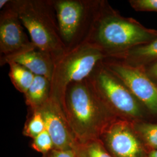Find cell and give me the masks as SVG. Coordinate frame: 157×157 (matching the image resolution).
Masks as SVG:
<instances>
[{
    "mask_svg": "<svg viewBox=\"0 0 157 157\" xmlns=\"http://www.w3.org/2000/svg\"><path fill=\"white\" fill-rule=\"evenodd\" d=\"M157 39V30L133 17H124L107 1L98 0L90 30L84 41L111 57Z\"/></svg>",
    "mask_w": 157,
    "mask_h": 157,
    "instance_id": "6da1fadb",
    "label": "cell"
},
{
    "mask_svg": "<svg viewBox=\"0 0 157 157\" xmlns=\"http://www.w3.org/2000/svg\"><path fill=\"white\" fill-rule=\"evenodd\" d=\"M65 108L78 143L100 139L107 127L118 119L102 101L88 78L67 87Z\"/></svg>",
    "mask_w": 157,
    "mask_h": 157,
    "instance_id": "7a4b0ae2",
    "label": "cell"
},
{
    "mask_svg": "<svg viewBox=\"0 0 157 157\" xmlns=\"http://www.w3.org/2000/svg\"><path fill=\"white\" fill-rule=\"evenodd\" d=\"M34 45L55 61L67 51L60 36L52 0H12Z\"/></svg>",
    "mask_w": 157,
    "mask_h": 157,
    "instance_id": "3957f363",
    "label": "cell"
},
{
    "mask_svg": "<svg viewBox=\"0 0 157 157\" xmlns=\"http://www.w3.org/2000/svg\"><path fill=\"white\" fill-rule=\"evenodd\" d=\"M105 58L100 48L86 41L67 51L55 61L51 79V100L65 108L67 87L87 79Z\"/></svg>",
    "mask_w": 157,
    "mask_h": 157,
    "instance_id": "277c9868",
    "label": "cell"
},
{
    "mask_svg": "<svg viewBox=\"0 0 157 157\" xmlns=\"http://www.w3.org/2000/svg\"><path fill=\"white\" fill-rule=\"evenodd\" d=\"M87 78L102 101L118 119L132 123L152 122L148 112L137 98L104 66L102 61Z\"/></svg>",
    "mask_w": 157,
    "mask_h": 157,
    "instance_id": "5b68a950",
    "label": "cell"
},
{
    "mask_svg": "<svg viewBox=\"0 0 157 157\" xmlns=\"http://www.w3.org/2000/svg\"><path fill=\"white\" fill-rule=\"evenodd\" d=\"M60 36L67 50L84 42L98 1L52 0Z\"/></svg>",
    "mask_w": 157,
    "mask_h": 157,
    "instance_id": "8992f818",
    "label": "cell"
},
{
    "mask_svg": "<svg viewBox=\"0 0 157 157\" xmlns=\"http://www.w3.org/2000/svg\"><path fill=\"white\" fill-rule=\"evenodd\" d=\"M102 63L128 87L148 112L152 122H157V86L144 69L111 58L104 59Z\"/></svg>",
    "mask_w": 157,
    "mask_h": 157,
    "instance_id": "52a82bcc",
    "label": "cell"
},
{
    "mask_svg": "<svg viewBox=\"0 0 157 157\" xmlns=\"http://www.w3.org/2000/svg\"><path fill=\"white\" fill-rule=\"evenodd\" d=\"M113 157H148L149 151L129 121L117 119L100 138Z\"/></svg>",
    "mask_w": 157,
    "mask_h": 157,
    "instance_id": "ba28073f",
    "label": "cell"
},
{
    "mask_svg": "<svg viewBox=\"0 0 157 157\" xmlns=\"http://www.w3.org/2000/svg\"><path fill=\"white\" fill-rule=\"evenodd\" d=\"M23 26L10 0L0 14L1 57L14 56L36 48L29 39Z\"/></svg>",
    "mask_w": 157,
    "mask_h": 157,
    "instance_id": "9c48e42d",
    "label": "cell"
},
{
    "mask_svg": "<svg viewBox=\"0 0 157 157\" xmlns=\"http://www.w3.org/2000/svg\"><path fill=\"white\" fill-rule=\"evenodd\" d=\"M36 110H39L41 113L46 130L52 137L55 148L75 149L77 142L64 107L50 98L43 105Z\"/></svg>",
    "mask_w": 157,
    "mask_h": 157,
    "instance_id": "30bf717a",
    "label": "cell"
},
{
    "mask_svg": "<svg viewBox=\"0 0 157 157\" xmlns=\"http://www.w3.org/2000/svg\"><path fill=\"white\" fill-rule=\"evenodd\" d=\"M11 62L20 64L28 69L34 75L44 76L51 81L55 60L50 54L35 48L14 56L1 57V66Z\"/></svg>",
    "mask_w": 157,
    "mask_h": 157,
    "instance_id": "8fae6325",
    "label": "cell"
},
{
    "mask_svg": "<svg viewBox=\"0 0 157 157\" xmlns=\"http://www.w3.org/2000/svg\"><path fill=\"white\" fill-rule=\"evenodd\" d=\"M109 58L135 67H145L157 61V39Z\"/></svg>",
    "mask_w": 157,
    "mask_h": 157,
    "instance_id": "7c38bea8",
    "label": "cell"
},
{
    "mask_svg": "<svg viewBox=\"0 0 157 157\" xmlns=\"http://www.w3.org/2000/svg\"><path fill=\"white\" fill-rule=\"evenodd\" d=\"M51 81L43 76L36 75L33 82L24 94L30 111L39 109L50 98Z\"/></svg>",
    "mask_w": 157,
    "mask_h": 157,
    "instance_id": "4fadbf2b",
    "label": "cell"
},
{
    "mask_svg": "<svg viewBox=\"0 0 157 157\" xmlns=\"http://www.w3.org/2000/svg\"><path fill=\"white\" fill-rule=\"evenodd\" d=\"M9 76L15 89L24 94L33 82L35 76L28 69L15 62L8 63Z\"/></svg>",
    "mask_w": 157,
    "mask_h": 157,
    "instance_id": "5bb4252c",
    "label": "cell"
},
{
    "mask_svg": "<svg viewBox=\"0 0 157 157\" xmlns=\"http://www.w3.org/2000/svg\"><path fill=\"white\" fill-rule=\"evenodd\" d=\"M132 124L149 152L157 150V122L139 121Z\"/></svg>",
    "mask_w": 157,
    "mask_h": 157,
    "instance_id": "9a60e30c",
    "label": "cell"
},
{
    "mask_svg": "<svg viewBox=\"0 0 157 157\" xmlns=\"http://www.w3.org/2000/svg\"><path fill=\"white\" fill-rule=\"evenodd\" d=\"M75 149L78 157H113L100 139L76 143Z\"/></svg>",
    "mask_w": 157,
    "mask_h": 157,
    "instance_id": "2e32d148",
    "label": "cell"
},
{
    "mask_svg": "<svg viewBox=\"0 0 157 157\" xmlns=\"http://www.w3.org/2000/svg\"><path fill=\"white\" fill-rule=\"evenodd\" d=\"M31 115L25 124L23 134L33 139L45 130L46 126L43 117L39 110L31 111Z\"/></svg>",
    "mask_w": 157,
    "mask_h": 157,
    "instance_id": "e0dca14e",
    "label": "cell"
},
{
    "mask_svg": "<svg viewBox=\"0 0 157 157\" xmlns=\"http://www.w3.org/2000/svg\"><path fill=\"white\" fill-rule=\"evenodd\" d=\"M31 147L34 151L41 153L42 155L55 148L52 137L46 129L32 139Z\"/></svg>",
    "mask_w": 157,
    "mask_h": 157,
    "instance_id": "ac0fdd59",
    "label": "cell"
},
{
    "mask_svg": "<svg viewBox=\"0 0 157 157\" xmlns=\"http://www.w3.org/2000/svg\"><path fill=\"white\" fill-rule=\"evenodd\" d=\"M129 2L136 11L157 12V0H129Z\"/></svg>",
    "mask_w": 157,
    "mask_h": 157,
    "instance_id": "d6986e66",
    "label": "cell"
},
{
    "mask_svg": "<svg viewBox=\"0 0 157 157\" xmlns=\"http://www.w3.org/2000/svg\"><path fill=\"white\" fill-rule=\"evenodd\" d=\"M41 157H78L75 149L61 150L54 148L50 151L43 154Z\"/></svg>",
    "mask_w": 157,
    "mask_h": 157,
    "instance_id": "ffe728a7",
    "label": "cell"
},
{
    "mask_svg": "<svg viewBox=\"0 0 157 157\" xmlns=\"http://www.w3.org/2000/svg\"><path fill=\"white\" fill-rule=\"evenodd\" d=\"M142 68L147 76L157 86V61Z\"/></svg>",
    "mask_w": 157,
    "mask_h": 157,
    "instance_id": "44dd1931",
    "label": "cell"
},
{
    "mask_svg": "<svg viewBox=\"0 0 157 157\" xmlns=\"http://www.w3.org/2000/svg\"><path fill=\"white\" fill-rule=\"evenodd\" d=\"M10 0H1L0 1V9L3 10L5 7L8 5Z\"/></svg>",
    "mask_w": 157,
    "mask_h": 157,
    "instance_id": "7402d4cb",
    "label": "cell"
},
{
    "mask_svg": "<svg viewBox=\"0 0 157 157\" xmlns=\"http://www.w3.org/2000/svg\"><path fill=\"white\" fill-rule=\"evenodd\" d=\"M148 157H157V150L150 152Z\"/></svg>",
    "mask_w": 157,
    "mask_h": 157,
    "instance_id": "603a6c76",
    "label": "cell"
},
{
    "mask_svg": "<svg viewBox=\"0 0 157 157\" xmlns=\"http://www.w3.org/2000/svg\"><path fill=\"white\" fill-rule=\"evenodd\" d=\"M77 156H78V155H77Z\"/></svg>",
    "mask_w": 157,
    "mask_h": 157,
    "instance_id": "cb8c5ba5",
    "label": "cell"
}]
</instances>
